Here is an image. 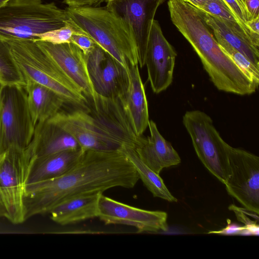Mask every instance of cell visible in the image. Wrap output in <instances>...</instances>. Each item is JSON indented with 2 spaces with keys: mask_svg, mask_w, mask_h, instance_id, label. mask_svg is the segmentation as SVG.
Returning a JSON list of instances; mask_svg holds the SVG:
<instances>
[{
  "mask_svg": "<svg viewBox=\"0 0 259 259\" xmlns=\"http://www.w3.org/2000/svg\"><path fill=\"white\" fill-rule=\"evenodd\" d=\"M71 42L77 46L85 56L91 53L96 46L94 40L82 31L73 34L71 38Z\"/></svg>",
  "mask_w": 259,
  "mask_h": 259,
  "instance_id": "29",
  "label": "cell"
},
{
  "mask_svg": "<svg viewBox=\"0 0 259 259\" xmlns=\"http://www.w3.org/2000/svg\"><path fill=\"white\" fill-rule=\"evenodd\" d=\"M199 10V9H198ZM214 36L221 38L259 68V48L221 19L199 10Z\"/></svg>",
  "mask_w": 259,
  "mask_h": 259,
  "instance_id": "22",
  "label": "cell"
},
{
  "mask_svg": "<svg viewBox=\"0 0 259 259\" xmlns=\"http://www.w3.org/2000/svg\"><path fill=\"white\" fill-rule=\"evenodd\" d=\"M165 0H105V8L120 19L134 35L138 64L145 66L147 44L155 15Z\"/></svg>",
  "mask_w": 259,
  "mask_h": 259,
  "instance_id": "11",
  "label": "cell"
},
{
  "mask_svg": "<svg viewBox=\"0 0 259 259\" xmlns=\"http://www.w3.org/2000/svg\"><path fill=\"white\" fill-rule=\"evenodd\" d=\"M121 150L133 164L139 178L154 197L170 202L178 201V199L167 188L159 175L153 171L140 159L134 146L125 145Z\"/></svg>",
  "mask_w": 259,
  "mask_h": 259,
  "instance_id": "23",
  "label": "cell"
},
{
  "mask_svg": "<svg viewBox=\"0 0 259 259\" xmlns=\"http://www.w3.org/2000/svg\"><path fill=\"white\" fill-rule=\"evenodd\" d=\"M182 1H185H185H186V0H182Z\"/></svg>",
  "mask_w": 259,
  "mask_h": 259,
  "instance_id": "41",
  "label": "cell"
},
{
  "mask_svg": "<svg viewBox=\"0 0 259 259\" xmlns=\"http://www.w3.org/2000/svg\"><path fill=\"white\" fill-rule=\"evenodd\" d=\"M3 151L10 147L26 149L35 124L29 109L25 86L4 85L0 95Z\"/></svg>",
  "mask_w": 259,
  "mask_h": 259,
  "instance_id": "9",
  "label": "cell"
},
{
  "mask_svg": "<svg viewBox=\"0 0 259 259\" xmlns=\"http://www.w3.org/2000/svg\"><path fill=\"white\" fill-rule=\"evenodd\" d=\"M85 106L62 108L51 120L69 133L81 150L114 151L125 145L134 146L135 134L125 110L123 100L99 95Z\"/></svg>",
  "mask_w": 259,
  "mask_h": 259,
  "instance_id": "2",
  "label": "cell"
},
{
  "mask_svg": "<svg viewBox=\"0 0 259 259\" xmlns=\"http://www.w3.org/2000/svg\"><path fill=\"white\" fill-rule=\"evenodd\" d=\"M177 53L164 36L157 20H154L145 58L148 79L154 93L168 88L173 79Z\"/></svg>",
  "mask_w": 259,
  "mask_h": 259,
  "instance_id": "14",
  "label": "cell"
},
{
  "mask_svg": "<svg viewBox=\"0 0 259 259\" xmlns=\"http://www.w3.org/2000/svg\"><path fill=\"white\" fill-rule=\"evenodd\" d=\"M198 9L221 19L228 25L248 38L253 44L241 23L223 0H208L203 7Z\"/></svg>",
  "mask_w": 259,
  "mask_h": 259,
  "instance_id": "25",
  "label": "cell"
},
{
  "mask_svg": "<svg viewBox=\"0 0 259 259\" xmlns=\"http://www.w3.org/2000/svg\"><path fill=\"white\" fill-rule=\"evenodd\" d=\"M140 179L133 164L121 150L84 151L78 163L64 175L26 185L24 197L25 221L49 213L70 198L103 193L120 187L133 188Z\"/></svg>",
  "mask_w": 259,
  "mask_h": 259,
  "instance_id": "1",
  "label": "cell"
},
{
  "mask_svg": "<svg viewBox=\"0 0 259 259\" xmlns=\"http://www.w3.org/2000/svg\"><path fill=\"white\" fill-rule=\"evenodd\" d=\"M150 136H138L134 148L140 159L157 174L164 168L179 164L181 158L171 144L159 133L153 120H149Z\"/></svg>",
  "mask_w": 259,
  "mask_h": 259,
  "instance_id": "16",
  "label": "cell"
},
{
  "mask_svg": "<svg viewBox=\"0 0 259 259\" xmlns=\"http://www.w3.org/2000/svg\"><path fill=\"white\" fill-rule=\"evenodd\" d=\"M4 85V84L0 81V95Z\"/></svg>",
  "mask_w": 259,
  "mask_h": 259,
  "instance_id": "39",
  "label": "cell"
},
{
  "mask_svg": "<svg viewBox=\"0 0 259 259\" xmlns=\"http://www.w3.org/2000/svg\"><path fill=\"white\" fill-rule=\"evenodd\" d=\"M68 19L65 10L54 2L11 0L0 8V39L35 41L39 34L64 26Z\"/></svg>",
  "mask_w": 259,
  "mask_h": 259,
  "instance_id": "6",
  "label": "cell"
},
{
  "mask_svg": "<svg viewBox=\"0 0 259 259\" xmlns=\"http://www.w3.org/2000/svg\"><path fill=\"white\" fill-rule=\"evenodd\" d=\"M80 31H81L68 19L64 26L39 34L36 40L47 41L54 44L71 42L72 34Z\"/></svg>",
  "mask_w": 259,
  "mask_h": 259,
  "instance_id": "27",
  "label": "cell"
},
{
  "mask_svg": "<svg viewBox=\"0 0 259 259\" xmlns=\"http://www.w3.org/2000/svg\"><path fill=\"white\" fill-rule=\"evenodd\" d=\"M98 217L105 224H120L136 228L139 232L167 231V213L147 210L112 199L102 193L98 203Z\"/></svg>",
  "mask_w": 259,
  "mask_h": 259,
  "instance_id": "12",
  "label": "cell"
},
{
  "mask_svg": "<svg viewBox=\"0 0 259 259\" xmlns=\"http://www.w3.org/2000/svg\"><path fill=\"white\" fill-rule=\"evenodd\" d=\"M25 89L29 109L35 125L53 117L67 104L58 94L38 83L26 81Z\"/></svg>",
  "mask_w": 259,
  "mask_h": 259,
  "instance_id": "21",
  "label": "cell"
},
{
  "mask_svg": "<svg viewBox=\"0 0 259 259\" xmlns=\"http://www.w3.org/2000/svg\"><path fill=\"white\" fill-rule=\"evenodd\" d=\"M56 64L82 90L88 99L96 100L99 94L95 90L90 78L86 56L72 42L54 44L35 41Z\"/></svg>",
  "mask_w": 259,
  "mask_h": 259,
  "instance_id": "15",
  "label": "cell"
},
{
  "mask_svg": "<svg viewBox=\"0 0 259 259\" xmlns=\"http://www.w3.org/2000/svg\"><path fill=\"white\" fill-rule=\"evenodd\" d=\"M238 1L240 3V4L246 9L245 6V0H238Z\"/></svg>",
  "mask_w": 259,
  "mask_h": 259,
  "instance_id": "38",
  "label": "cell"
},
{
  "mask_svg": "<svg viewBox=\"0 0 259 259\" xmlns=\"http://www.w3.org/2000/svg\"><path fill=\"white\" fill-rule=\"evenodd\" d=\"M220 47L245 76L257 87L259 84V68L246 57L237 51L221 38L214 36Z\"/></svg>",
  "mask_w": 259,
  "mask_h": 259,
  "instance_id": "26",
  "label": "cell"
},
{
  "mask_svg": "<svg viewBox=\"0 0 259 259\" xmlns=\"http://www.w3.org/2000/svg\"><path fill=\"white\" fill-rule=\"evenodd\" d=\"M246 25L252 34L259 39V17L248 21Z\"/></svg>",
  "mask_w": 259,
  "mask_h": 259,
  "instance_id": "34",
  "label": "cell"
},
{
  "mask_svg": "<svg viewBox=\"0 0 259 259\" xmlns=\"http://www.w3.org/2000/svg\"><path fill=\"white\" fill-rule=\"evenodd\" d=\"M105 0H64L68 7H78L83 6L96 7Z\"/></svg>",
  "mask_w": 259,
  "mask_h": 259,
  "instance_id": "33",
  "label": "cell"
},
{
  "mask_svg": "<svg viewBox=\"0 0 259 259\" xmlns=\"http://www.w3.org/2000/svg\"><path fill=\"white\" fill-rule=\"evenodd\" d=\"M182 121L198 157L206 168L224 184L229 174L230 145L222 139L211 118L205 112L198 110L187 111Z\"/></svg>",
  "mask_w": 259,
  "mask_h": 259,
  "instance_id": "8",
  "label": "cell"
},
{
  "mask_svg": "<svg viewBox=\"0 0 259 259\" xmlns=\"http://www.w3.org/2000/svg\"><path fill=\"white\" fill-rule=\"evenodd\" d=\"M83 152L81 149L70 150L35 157L29 170L26 185L64 175L78 163Z\"/></svg>",
  "mask_w": 259,
  "mask_h": 259,
  "instance_id": "19",
  "label": "cell"
},
{
  "mask_svg": "<svg viewBox=\"0 0 259 259\" xmlns=\"http://www.w3.org/2000/svg\"><path fill=\"white\" fill-rule=\"evenodd\" d=\"M0 81L4 84L25 86L24 79L6 43L0 39Z\"/></svg>",
  "mask_w": 259,
  "mask_h": 259,
  "instance_id": "24",
  "label": "cell"
},
{
  "mask_svg": "<svg viewBox=\"0 0 259 259\" xmlns=\"http://www.w3.org/2000/svg\"><path fill=\"white\" fill-rule=\"evenodd\" d=\"M28 147L35 158L66 150L81 149L69 133L50 119L36 124Z\"/></svg>",
  "mask_w": 259,
  "mask_h": 259,
  "instance_id": "17",
  "label": "cell"
},
{
  "mask_svg": "<svg viewBox=\"0 0 259 259\" xmlns=\"http://www.w3.org/2000/svg\"><path fill=\"white\" fill-rule=\"evenodd\" d=\"M3 154H4V152L2 153L1 155H0V163L1 162V161L2 160V158L3 157Z\"/></svg>",
  "mask_w": 259,
  "mask_h": 259,
  "instance_id": "40",
  "label": "cell"
},
{
  "mask_svg": "<svg viewBox=\"0 0 259 259\" xmlns=\"http://www.w3.org/2000/svg\"><path fill=\"white\" fill-rule=\"evenodd\" d=\"M248 21L259 17V0H245Z\"/></svg>",
  "mask_w": 259,
  "mask_h": 259,
  "instance_id": "31",
  "label": "cell"
},
{
  "mask_svg": "<svg viewBox=\"0 0 259 259\" xmlns=\"http://www.w3.org/2000/svg\"><path fill=\"white\" fill-rule=\"evenodd\" d=\"M11 0H0V8L5 6L8 2Z\"/></svg>",
  "mask_w": 259,
  "mask_h": 259,
  "instance_id": "37",
  "label": "cell"
},
{
  "mask_svg": "<svg viewBox=\"0 0 259 259\" xmlns=\"http://www.w3.org/2000/svg\"><path fill=\"white\" fill-rule=\"evenodd\" d=\"M102 193L81 195L65 200L51 210L50 218L59 224L66 225L98 217Z\"/></svg>",
  "mask_w": 259,
  "mask_h": 259,
  "instance_id": "20",
  "label": "cell"
},
{
  "mask_svg": "<svg viewBox=\"0 0 259 259\" xmlns=\"http://www.w3.org/2000/svg\"><path fill=\"white\" fill-rule=\"evenodd\" d=\"M2 40L8 46L25 83L32 81L48 87L62 97L67 104L76 106L87 105L88 100L81 89L35 41L17 38Z\"/></svg>",
  "mask_w": 259,
  "mask_h": 259,
  "instance_id": "5",
  "label": "cell"
},
{
  "mask_svg": "<svg viewBox=\"0 0 259 259\" xmlns=\"http://www.w3.org/2000/svg\"><path fill=\"white\" fill-rule=\"evenodd\" d=\"M128 88L124 98L125 112L137 136L143 135L149 122L148 106L138 64L128 65Z\"/></svg>",
  "mask_w": 259,
  "mask_h": 259,
  "instance_id": "18",
  "label": "cell"
},
{
  "mask_svg": "<svg viewBox=\"0 0 259 259\" xmlns=\"http://www.w3.org/2000/svg\"><path fill=\"white\" fill-rule=\"evenodd\" d=\"M231 12L241 23L243 27L251 38L253 44L259 48V39L256 38L250 31L246 23L248 21L247 13L246 9L238 0H223Z\"/></svg>",
  "mask_w": 259,
  "mask_h": 259,
  "instance_id": "28",
  "label": "cell"
},
{
  "mask_svg": "<svg viewBox=\"0 0 259 259\" xmlns=\"http://www.w3.org/2000/svg\"><path fill=\"white\" fill-rule=\"evenodd\" d=\"M85 56L96 93L107 98L124 99L128 85L127 70L97 45Z\"/></svg>",
  "mask_w": 259,
  "mask_h": 259,
  "instance_id": "13",
  "label": "cell"
},
{
  "mask_svg": "<svg viewBox=\"0 0 259 259\" xmlns=\"http://www.w3.org/2000/svg\"><path fill=\"white\" fill-rule=\"evenodd\" d=\"M34 158L28 147H10L4 152L0 163V218L14 224L25 221L24 197Z\"/></svg>",
  "mask_w": 259,
  "mask_h": 259,
  "instance_id": "7",
  "label": "cell"
},
{
  "mask_svg": "<svg viewBox=\"0 0 259 259\" xmlns=\"http://www.w3.org/2000/svg\"><path fill=\"white\" fill-rule=\"evenodd\" d=\"M208 0H186L185 2L191 5L193 7L200 9L203 7Z\"/></svg>",
  "mask_w": 259,
  "mask_h": 259,
  "instance_id": "35",
  "label": "cell"
},
{
  "mask_svg": "<svg viewBox=\"0 0 259 259\" xmlns=\"http://www.w3.org/2000/svg\"><path fill=\"white\" fill-rule=\"evenodd\" d=\"M245 226L242 227L236 224L228 225L225 228L218 231L210 232L209 233H216L224 235H244Z\"/></svg>",
  "mask_w": 259,
  "mask_h": 259,
  "instance_id": "32",
  "label": "cell"
},
{
  "mask_svg": "<svg viewBox=\"0 0 259 259\" xmlns=\"http://www.w3.org/2000/svg\"><path fill=\"white\" fill-rule=\"evenodd\" d=\"M3 137H2V130L1 120V103H0V155L3 153Z\"/></svg>",
  "mask_w": 259,
  "mask_h": 259,
  "instance_id": "36",
  "label": "cell"
},
{
  "mask_svg": "<svg viewBox=\"0 0 259 259\" xmlns=\"http://www.w3.org/2000/svg\"><path fill=\"white\" fill-rule=\"evenodd\" d=\"M228 193L245 208L259 213V157L245 150L229 148Z\"/></svg>",
  "mask_w": 259,
  "mask_h": 259,
  "instance_id": "10",
  "label": "cell"
},
{
  "mask_svg": "<svg viewBox=\"0 0 259 259\" xmlns=\"http://www.w3.org/2000/svg\"><path fill=\"white\" fill-rule=\"evenodd\" d=\"M229 208L235 213L238 220L244 224L245 226L248 227L258 224V221L251 220L249 217L255 216L258 215V214L250 211L244 207H238L233 204L231 205Z\"/></svg>",
  "mask_w": 259,
  "mask_h": 259,
  "instance_id": "30",
  "label": "cell"
},
{
  "mask_svg": "<svg viewBox=\"0 0 259 259\" xmlns=\"http://www.w3.org/2000/svg\"><path fill=\"white\" fill-rule=\"evenodd\" d=\"M167 5L172 23L197 53L217 89L241 96L255 92L258 87L222 50L198 9L182 0H169Z\"/></svg>",
  "mask_w": 259,
  "mask_h": 259,
  "instance_id": "3",
  "label": "cell"
},
{
  "mask_svg": "<svg viewBox=\"0 0 259 259\" xmlns=\"http://www.w3.org/2000/svg\"><path fill=\"white\" fill-rule=\"evenodd\" d=\"M69 20L126 70L138 64L136 41L130 28L105 7H67Z\"/></svg>",
  "mask_w": 259,
  "mask_h": 259,
  "instance_id": "4",
  "label": "cell"
}]
</instances>
